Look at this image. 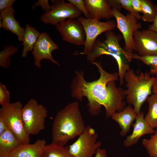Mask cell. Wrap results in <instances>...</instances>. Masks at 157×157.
Masks as SVG:
<instances>
[{
  "label": "cell",
  "instance_id": "obj_1",
  "mask_svg": "<svg viewBox=\"0 0 157 157\" xmlns=\"http://www.w3.org/2000/svg\"><path fill=\"white\" fill-rule=\"evenodd\" d=\"M92 64L97 67L100 74L99 78L88 82L84 77L83 71H76V75L72 83L71 96L80 101L83 97L88 101V110L92 116L98 115L102 106L106 110V116L109 118L125 107L124 101L126 98L125 90L117 86L115 81L119 79L118 72L109 73L104 70L100 62L94 61Z\"/></svg>",
  "mask_w": 157,
  "mask_h": 157
},
{
  "label": "cell",
  "instance_id": "obj_2",
  "mask_svg": "<svg viewBox=\"0 0 157 157\" xmlns=\"http://www.w3.org/2000/svg\"><path fill=\"white\" fill-rule=\"evenodd\" d=\"M85 126L77 101L71 103L58 111L52 127V142L64 146L70 140L79 136Z\"/></svg>",
  "mask_w": 157,
  "mask_h": 157
},
{
  "label": "cell",
  "instance_id": "obj_3",
  "mask_svg": "<svg viewBox=\"0 0 157 157\" xmlns=\"http://www.w3.org/2000/svg\"><path fill=\"white\" fill-rule=\"evenodd\" d=\"M106 39L103 41L96 40L92 52L87 56V60L92 63L96 58L101 55H109L116 60L118 68L120 84L124 83L126 72L130 69L129 62L131 61V54L125 51L121 47L118 36L110 31L105 33Z\"/></svg>",
  "mask_w": 157,
  "mask_h": 157
},
{
  "label": "cell",
  "instance_id": "obj_4",
  "mask_svg": "<svg viewBox=\"0 0 157 157\" xmlns=\"http://www.w3.org/2000/svg\"><path fill=\"white\" fill-rule=\"evenodd\" d=\"M124 79L127 88L125 90L126 102L133 106L138 115L143 104L152 93L155 77H151L147 72L136 74L130 69L125 73Z\"/></svg>",
  "mask_w": 157,
  "mask_h": 157
},
{
  "label": "cell",
  "instance_id": "obj_5",
  "mask_svg": "<svg viewBox=\"0 0 157 157\" xmlns=\"http://www.w3.org/2000/svg\"><path fill=\"white\" fill-rule=\"evenodd\" d=\"M47 112L46 108L33 98L23 107L22 113L23 126L29 135H37L44 130Z\"/></svg>",
  "mask_w": 157,
  "mask_h": 157
},
{
  "label": "cell",
  "instance_id": "obj_6",
  "mask_svg": "<svg viewBox=\"0 0 157 157\" xmlns=\"http://www.w3.org/2000/svg\"><path fill=\"white\" fill-rule=\"evenodd\" d=\"M23 107L22 103L17 101L2 107L0 109V116L21 144L29 143L30 141L29 135L23 126L22 113Z\"/></svg>",
  "mask_w": 157,
  "mask_h": 157
},
{
  "label": "cell",
  "instance_id": "obj_7",
  "mask_svg": "<svg viewBox=\"0 0 157 157\" xmlns=\"http://www.w3.org/2000/svg\"><path fill=\"white\" fill-rule=\"evenodd\" d=\"M77 19L81 23L84 30L85 39L84 48L82 52L74 53L88 55L92 51L97 37L104 32L112 31L116 27V22L114 20L101 22L93 19L80 16Z\"/></svg>",
  "mask_w": 157,
  "mask_h": 157
},
{
  "label": "cell",
  "instance_id": "obj_8",
  "mask_svg": "<svg viewBox=\"0 0 157 157\" xmlns=\"http://www.w3.org/2000/svg\"><path fill=\"white\" fill-rule=\"evenodd\" d=\"M98 135L90 126H86L84 132L72 144L69 151L73 157H93L97 150L101 145L97 141Z\"/></svg>",
  "mask_w": 157,
  "mask_h": 157
},
{
  "label": "cell",
  "instance_id": "obj_9",
  "mask_svg": "<svg viewBox=\"0 0 157 157\" xmlns=\"http://www.w3.org/2000/svg\"><path fill=\"white\" fill-rule=\"evenodd\" d=\"M52 4L48 12L42 14L40 17L42 22L56 26L68 19H77L82 14L71 3L63 0H52Z\"/></svg>",
  "mask_w": 157,
  "mask_h": 157
},
{
  "label": "cell",
  "instance_id": "obj_10",
  "mask_svg": "<svg viewBox=\"0 0 157 157\" xmlns=\"http://www.w3.org/2000/svg\"><path fill=\"white\" fill-rule=\"evenodd\" d=\"M113 14L116 21V26L122 33L125 42L124 50L131 54L134 50L133 33L142 27L141 24L129 13L126 15L116 9L112 8Z\"/></svg>",
  "mask_w": 157,
  "mask_h": 157
},
{
  "label": "cell",
  "instance_id": "obj_11",
  "mask_svg": "<svg viewBox=\"0 0 157 157\" xmlns=\"http://www.w3.org/2000/svg\"><path fill=\"white\" fill-rule=\"evenodd\" d=\"M55 26L64 41L77 46L84 45L85 32L81 24L77 19H68Z\"/></svg>",
  "mask_w": 157,
  "mask_h": 157
},
{
  "label": "cell",
  "instance_id": "obj_12",
  "mask_svg": "<svg viewBox=\"0 0 157 157\" xmlns=\"http://www.w3.org/2000/svg\"><path fill=\"white\" fill-rule=\"evenodd\" d=\"M134 50L140 56L157 55V33L148 29L133 33Z\"/></svg>",
  "mask_w": 157,
  "mask_h": 157
},
{
  "label": "cell",
  "instance_id": "obj_13",
  "mask_svg": "<svg viewBox=\"0 0 157 157\" xmlns=\"http://www.w3.org/2000/svg\"><path fill=\"white\" fill-rule=\"evenodd\" d=\"M59 46L51 38L48 33H40L34 46L32 54L34 59V65L38 68L41 67V61L43 59L50 60L60 65L53 58L52 52L59 48Z\"/></svg>",
  "mask_w": 157,
  "mask_h": 157
},
{
  "label": "cell",
  "instance_id": "obj_14",
  "mask_svg": "<svg viewBox=\"0 0 157 157\" xmlns=\"http://www.w3.org/2000/svg\"><path fill=\"white\" fill-rule=\"evenodd\" d=\"M90 18L99 21L114 17L112 8L106 0H83Z\"/></svg>",
  "mask_w": 157,
  "mask_h": 157
},
{
  "label": "cell",
  "instance_id": "obj_15",
  "mask_svg": "<svg viewBox=\"0 0 157 157\" xmlns=\"http://www.w3.org/2000/svg\"><path fill=\"white\" fill-rule=\"evenodd\" d=\"M144 115L143 112H140L137 115L135 122L133 125L132 133L127 136L123 142L125 147H128L136 144L141 137L145 134L154 133V129L145 120Z\"/></svg>",
  "mask_w": 157,
  "mask_h": 157
},
{
  "label": "cell",
  "instance_id": "obj_16",
  "mask_svg": "<svg viewBox=\"0 0 157 157\" xmlns=\"http://www.w3.org/2000/svg\"><path fill=\"white\" fill-rule=\"evenodd\" d=\"M2 28L10 31L17 36L18 40L23 42L25 29L21 26L19 22L15 18V10L11 7L0 11Z\"/></svg>",
  "mask_w": 157,
  "mask_h": 157
},
{
  "label": "cell",
  "instance_id": "obj_17",
  "mask_svg": "<svg viewBox=\"0 0 157 157\" xmlns=\"http://www.w3.org/2000/svg\"><path fill=\"white\" fill-rule=\"evenodd\" d=\"M46 144V142L44 139H38L32 144H21L8 157H42Z\"/></svg>",
  "mask_w": 157,
  "mask_h": 157
},
{
  "label": "cell",
  "instance_id": "obj_18",
  "mask_svg": "<svg viewBox=\"0 0 157 157\" xmlns=\"http://www.w3.org/2000/svg\"><path fill=\"white\" fill-rule=\"evenodd\" d=\"M137 115L134 108L129 106L122 110L113 114L111 117L119 124L121 129L120 132L121 135L125 136L129 132L130 126Z\"/></svg>",
  "mask_w": 157,
  "mask_h": 157
},
{
  "label": "cell",
  "instance_id": "obj_19",
  "mask_svg": "<svg viewBox=\"0 0 157 157\" xmlns=\"http://www.w3.org/2000/svg\"><path fill=\"white\" fill-rule=\"evenodd\" d=\"M21 144L17 138L7 127L0 135V157H8Z\"/></svg>",
  "mask_w": 157,
  "mask_h": 157
},
{
  "label": "cell",
  "instance_id": "obj_20",
  "mask_svg": "<svg viewBox=\"0 0 157 157\" xmlns=\"http://www.w3.org/2000/svg\"><path fill=\"white\" fill-rule=\"evenodd\" d=\"M40 33L36 28L28 24L26 25L23 41L22 44L23 46L22 56L26 58L28 52L33 51L35 44Z\"/></svg>",
  "mask_w": 157,
  "mask_h": 157
},
{
  "label": "cell",
  "instance_id": "obj_21",
  "mask_svg": "<svg viewBox=\"0 0 157 157\" xmlns=\"http://www.w3.org/2000/svg\"><path fill=\"white\" fill-rule=\"evenodd\" d=\"M42 157H73L70 152L68 146H60L51 143L46 144Z\"/></svg>",
  "mask_w": 157,
  "mask_h": 157
},
{
  "label": "cell",
  "instance_id": "obj_22",
  "mask_svg": "<svg viewBox=\"0 0 157 157\" xmlns=\"http://www.w3.org/2000/svg\"><path fill=\"white\" fill-rule=\"evenodd\" d=\"M146 101L148 104V111L144 119L151 127L157 128V95L151 94Z\"/></svg>",
  "mask_w": 157,
  "mask_h": 157
},
{
  "label": "cell",
  "instance_id": "obj_23",
  "mask_svg": "<svg viewBox=\"0 0 157 157\" xmlns=\"http://www.w3.org/2000/svg\"><path fill=\"white\" fill-rule=\"evenodd\" d=\"M141 19L144 21L153 22L157 14V7L149 0H141Z\"/></svg>",
  "mask_w": 157,
  "mask_h": 157
},
{
  "label": "cell",
  "instance_id": "obj_24",
  "mask_svg": "<svg viewBox=\"0 0 157 157\" xmlns=\"http://www.w3.org/2000/svg\"><path fill=\"white\" fill-rule=\"evenodd\" d=\"M18 51V49L14 45H4L3 49L0 52V66L7 69L11 65V57Z\"/></svg>",
  "mask_w": 157,
  "mask_h": 157
},
{
  "label": "cell",
  "instance_id": "obj_25",
  "mask_svg": "<svg viewBox=\"0 0 157 157\" xmlns=\"http://www.w3.org/2000/svg\"><path fill=\"white\" fill-rule=\"evenodd\" d=\"M131 58L140 60L146 65L150 66V73L157 75V55L142 56L132 53Z\"/></svg>",
  "mask_w": 157,
  "mask_h": 157
},
{
  "label": "cell",
  "instance_id": "obj_26",
  "mask_svg": "<svg viewBox=\"0 0 157 157\" xmlns=\"http://www.w3.org/2000/svg\"><path fill=\"white\" fill-rule=\"evenodd\" d=\"M142 143L150 157H157V129L150 139H144Z\"/></svg>",
  "mask_w": 157,
  "mask_h": 157
},
{
  "label": "cell",
  "instance_id": "obj_27",
  "mask_svg": "<svg viewBox=\"0 0 157 157\" xmlns=\"http://www.w3.org/2000/svg\"><path fill=\"white\" fill-rule=\"evenodd\" d=\"M11 103L10 94L6 87L0 83V104L2 107L7 106Z\"/></svg>",
  "mask_w": 157,
  "mask_h": 157
},
{
  "label": "cell",
  "instance_id": "obj_28",
  "mask_svg": "<svg viewBox=\"0 0 157 157\" xmlns=\"http://www.w3.org/2000/svg\"><path fill=\"white\" fill-rule=\"evenodd\" d=\"M122 8L128 11L129 13L134 16L138 20L141 19V16L139 13L135 11L131 4V0H119Z\"/></svg>",
  "mask_w": 157,
  "mask_h": 157
},
{
  "label": "cell",
  "instance_id": "obj_29",
  "mask_svg": "<svg viewBox=\"0 0 157 157\" xmlns=\"http://www.w3.org/2000/svg\"><path fill=\"white\" fill-rule=\"evenodd\" d=\"M73 4L84 15L85 17L90 18L89 13L85 6L83 0H67Z\"/></svg>",
  "mask_w": 157,
  "mask_h": 157
},
{
  "label": "cell",
  "instance_id": "obj_30",
  "mask_svg": "<svg viewBox=\"0 0 157 157\" xmlns=\"http://www.w3.org/2000/svg\"><path fill=\"white\" fill-rule=\"evenodd\" d=\"M39 6L42 7L43 11L45 13L49 12L51 10V6L49 5V1L47 0H38L32 6L31 8L33 9Z\"/></svg>",
  "mask_w": 157,
  "mask_h": 157
},
{
  "label": "cell",
  "instance_id": "obj_31",
  "mask_svg": "<svg viewBox=\"0 0 157 157\" xmlns=\"http://www.w3.org/2000/svg\"><path fill=\"white\" fill-rule=\"evenodd\" d=\"M15 1V0H0V11L12 7V6Z\"/></svg>",
  "mask_w": 157,
  "mask_h": 157
},
{
  "label": "cell",
  "instance_id": "obj_32",
  "mask_svg": "<svg viewBox=\"0 0 157 157\" xmlns=\"http://www.w3.org/2000/svg\"><path fill=\"white\" fill-rule=\"evenodd\" d=\"M131 4L134 10L139 13H142L141 0H131Z\"/></svg>",
  "mask_w": 157,
  "mask_h": 157
},
{
  "label": "cell",
  "instance_id": "obj_33",
  "mask_svg": "<svg viewBox=\"0 0 157 157\" xmlns=\"http://www.w3.org/2000/svg\"><path fill=\"white\" fill-rule=\"evenodd\" d=\"M107 1L112 8H115L120 12L122 7L119 1V0H108Z\"/></svg>",
  "mask_w": 157,
  "mask_h": 157
},
{
  "label": "cell",
  "instance_id": "obj_34",
  "mask_svg": "<svg viewBox=\"0 0 157 157\" xmlns=\"http://www.w3.org/2000/svg\"><path fill=\"white\" fill-rule=\"evenodd\" d=\"M94 157H108L107 151L104 149L99 148L97 150Z\"/></svg>",
  "mask_w": 157,
  "mask_h": 157
},
{
  "label": "cell",
  "instance_id": "obj_35",
  "mask_svg": "<svg viewBox=\"0 0 157 157\" xmlns=\"http://www.w3.org/2000/svg\"><path fill=\"white\" fill-rule=\"evenodd\" d=\"M7 128V126L5 120L0 116V135L6 130Z\"/></svg>",
  "mask_w": 157,
  "mask_h": 157
},
{
  "label": "cell",
  "instance_id": "obj_36",
  "mask_svg": "<svg viewBox=\"0 0 157 157\" xmlns=\"http://www.w3.org/2000/svg\"><path fill=\"white\" fill-rule=\"evenodd\" d=\"M152 22V24L149 25L148 29L157 33V14Z\"/></svg>",
  "mask_w": 157,
  "mask_h": 157
},
{
  "label": "cell",
  "instance_id": "obj_37",
  "mask_svg": "<svg viewBox=\"0 0 157 157\" xmlns=\"http://www.w3.org/2000/svg\"><path fill=\"white\" fill-rule=\"evenodd\" d=\"M152 92L153 94L157 95V75L155 77V80L153 85Z\"/></svg>",
  "mask_w": 157,
  "mask_h": 157
}]
</instances>
